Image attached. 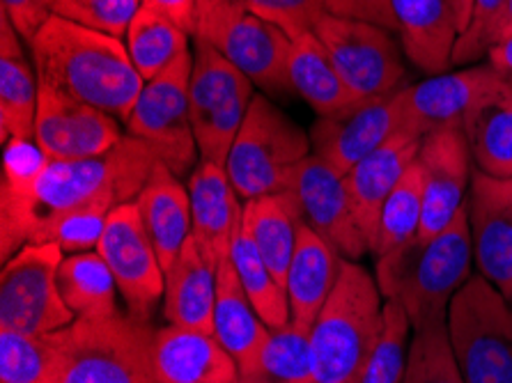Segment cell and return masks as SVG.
<instances>
[{
	"instance_id": "cell-1",
	"label": "cell",
	"mask_w": 512,
	"mask_h": 383,
	"mask_svg": "<svg viewBox=\"0 0 512 383\" xmlns=\"http://www.w3.org/2000/svg\"><path fill=\"white\" fill-rule=\"evenodd\" d=\"M159 159L143 140L124 136L111 152L92 159L51 161L33 175L3 170L0 184V255L42 244L58 218L79 209H115L134 202Z\"/></svg>"
},
{
	"instance_id": "cell-2",
	"label": "cell",
	"mask_w": 512,
	"mask_h": 383,
	"mask_svg": "<svg viewBox=\"0 0 512 383\" xmlns=\"http://www.w3.org/2000/svg\"><path fill=\"white\" fill-rule=\"evenodd\" d=\"M28 46L42 83L127 122L145 81L124 39L53 14Z\"/></svg>"
},
{
	"instance_id": "cell-3",
	"label": "cell",
	"mask_w": 512,
	"mask_h": 383,
	"mask_svg": "<svg viewBox=\"0 0 512 383\" xmlns=\"http://www.w3.org/2000/svg\"><path fill=\"white\" fill-rule=\"evenodd\" d=\"M375 262L379 292L407 310L414 331L444 319L453 296L473 276L467 207L434 237L411 239Z\"/></svg>"
},
{
	"instance_id": "cell-4",
	"label": "cell",
	"mask_w": 512,
	"mask_h": 383,
	"mask_svg": "<svg viewBox=\"0 0 512 383\" xmlns=\"http://www.w3.org/2000/svg\"><path fill=\"white\" fill-rule=\"evenodd\" d=\"M384 301L377 278L359 262L343 260L338 283L310 328L315 383H361L382 335Z\"/></svg>"
},
{
	"instance_id": "cell-5",
	"label": "cell",
	"mask_w": 512,
	"mask_h": 383,
	"mask_svg": "<svg viewBox=\"0 0 512 383\" xmlns=\"http://www.w3.org/2000/svg\"><path fill=\"white\" fill-rule=\"evenodd\" d=\"M51 340L62 356V383H159L154 328L134 315L76 319Z\"/></svg>"
},
{
	"instance_id": "cell-6",
	"label": "cell",
	"mask_w": 512,
	"mask_h": 383,
	"mask_svg": "<svg viewBox=\"0 0 512 383\" xmlns=\"http://www.w3.org/2000/svg\"><path fill=\"white\" fill-rule=\"evenodd\" d=\"M313 154L310 131L299 127L267 95H255L226 161L244 202L290 189L294 173Z\"/></svg>"
},
{
	"instance_id": "cell-7",
	"label": "cell",
	"mask_w": 512,
	"mask_h": 383,
	"mask_svg": "<svg viewBox=\"0 0 512 383\" xmlns=\"http://www.w3.org/2000/svg\"><path fill=\"white\" fill-rule=\"evenodd\" d=\"M448 338L467 383H512V303L483 276L453 296Z\"/></svg>"
},
{
	"instance_id": "cell-8",
	"label": "cell",
	"mask_w": 512,
	"mask_h": 383,
	"mask_svg": "<svg viewBox=\"0 0 512 383\" xmlns=\"http://www.w3.org/2000/svg\"><path fill=\"white\" fill-rule=\"evenodd\" d=\"M191 72L193 53L186 51L164 72L145 81L124 122L127 136L143 140L159 163L180 179L191 175L200 161L189 106Z\"/></svg>"
},
{
	"instance_id": "cell-9",
	"label": "cell",
	"mask_w": 512,
	"mask_h": 383,
	"mask_svg": "<svg viewBox=\"0 0 512 383\" xmlns=\"http://www.w3.org/2000/svg\"><path fill=\"white\" fill-rule=\"evenodd\" d=\"M253 88L255 85L216 46L196 39L189 106L200 161L226 168L255 97Z\"/></svg>"
},
{
	"instance_id": "cell-10",
	"label": "cell",
	"mask_w": 512,
	"mask_h": 383,
	"mask_svg": "<svg viewBox=\"0 0 512 383\" xmlns=\"http://www.w3.org/2000/svg\"><path fill=\"white\" fill-rule=\"evenodd\" d=\"M62 260L65 253L56 244H28L3 262L0 331L51 335L76 322L60 294Z\"/></svg>"
},
{
	"instance_id": "cell-11",
	"label": "cell",
	"mask_w": 512,
	"mask_h": 383,
	"mask_svg": "<svg viewBox=\"0 0 512 383\" xmlns=\"http://www.w3.org/2000/svg\"><path fill=\"white\" fill-rule=\"evenodd\" d=\"M340 78L361 101L389 97L407 88L409 74L395 33L375 23L324 14L313 28Z\"/></svg>"
},
{
	"instance_id": "cell-12",
	"label": "cell",
	"mask_w": 512,
	"mask_h": 383,
	"mask_svg": "<svg viewBox=\"0 0 512 383\" xmlns=\"http://www.w3.org/2000/svg\"><path fill=\"white\" fill-rule=\"evenodd\" d=\"M97 253L111 269L129 315L150 322L159 303H164L166 273L147 237L136 200L111 211Z\"/></svg>"
},
{
	"instance_id": "cell-13",
	"label": "cell",
	"mask_w": 512,
	"mask_h": 383,
	"mask_svg": "<svg viewBox=\"0 0 512 383\" xmlns=\"http://www.w3.org/2000/svg\"><path fill=\"white\" fill-rule=\"evenodd\" d=\"M127 136L118 117L83 104L40 81L35 145L51 161L92 159L111 152Z\"/></svg>"
},
{
	"instance_id": "cell-14",
	"label": "cell",
	"mask_w": 512,
	"mask_h": 383,
	"mask_svg": "<svg viewBox=\"0 0 512 383\" xmlns=\"http://www.w3.org/2000/svg\"><path fill=\"white\" fill-rule=\"evenodd\" d=\"M287 193L297 202L301 221L320 234L340 257L359 262L370 253L368 241L354 218L345 175L331 163L310 154L294 173Z\"/></svg>"
},
{
	"instance_id": "cell-15",
	"label": "cell",
	"mask_w": 512,
	"mask_h": 383,
	"mask_svg": "<svg viewBox=\"0 0 512 383\" xmlns=\"http://www.w3.org/2000/svg\"><path fill=\"white\" fill-rule=\"evenodd\" d=\"M473 267L512 303V177L473 166L467 195Z\"/></svg>"
},
{
	"instance_id": "cell-16",
	"label": "cell",
	"mask_w": 512,
	"mask_h": 383,
	"mask_svg": "<svg viewBox=\"0 0 512 383\" xmlns=\"http://www.w3.org/2000/svg\"><path fill=\"white\" fill-rule=\"evenodd\" d=\"M416 161L425 177V207L418 239H430L467 207L473 159L462 124L428 131Z\"/></svg>"
},
{
	"instance_id": "cell-17",
	"label": "cell",
	"mask_w": 512,
	"mask_h": 383,
	"mask_svg": "<svg viewBox=\"0 0 512 383\" xmlns=\"http://www.w3.org/2000/svg\"><path fill=\"white\" fill-rule=\"evenodd\" d=\"M407 88L389 97L366 101L345 117L317 120L310 129L313 154L347 175L361 159H366L398 131L409 127Z\"/></svg>"
},
{
	"instance_id": "cell-18",
	"label": "cell",
	"mask_w": 512,
	"mask_h": 383,
	"mask_svg": "<svg viewBox=\"0 0 512 383\" xmlns=\"http://www.w3.org/2000/svg\"><path fill=\"white\" fill-rule=\"evenodd\" d=\"M191 237L198 241L214 267L230 257L232 241L242 228V198L232 186L226 168L209 161H198L189 175Z\"/></svg>"
},
{
	"instance_id": "cell-19",
	"label": "cell",
	"mask_w": 512,
	"mask_h": 383,
	"mask_svg": "<svg viewBox=\"0 0 512 383\" xmlns=\"http://www.w3.org/2000/svg\"><path fill=\"white\" fill-rule=\"evenodd\" d=\"M421 143L423 134L409 124V127L386 140L382 147L368 154L366 159H361L345 175L354 218L368 241V248L372 237H375L382 205L395 186L400 184V179L405 177L411 163L416 161L418 152H421Z\"/></svg>"
},
{
	"instance_id": "cell-20",
	"label": "cell",
	"mask_w": 512,
	"mask_h": 383,
	"mask_svg": "<svg viewBox=\"0 0 512 383\" xmlns=\"http://www.w3.org/2000/svg\"><path fill=\"white\" fill-rule=\"evenodd\" d=\"M159 383H239V367L214 333L168 324L154 331Z\"/></svg>"
},
{
	"instance_id": "cell-21",
	"label": "cell",
	"mask_w": 512,
	"mask_h": 383,
	"mask_svg": "<svg viewBox=\"0 0 512 383\" xmlns=\"http://www.w3.org/2000/svg\"><path fill=\"white\" fill-rule=\"evenodd\" d=\"M294 39L283 28L255 14H244L223 39L219 51L265 95H285L290 85Z\"/></svg>"
},
{
	"instance_id": "cell-22",
	"label": "cell",
	"mask_w": 512,
	"mask_h": 383,
	"mask_svg": "<svg viewBox=\"0 0 512 383\" xmlns=\"http://www.w3.org/2000/svg\"><path fill=\"white\" fill-rule=\"evenodd\" d=\"M391 10L411 65L428 76L448 72L460 37L453 0H391Z\"/></svg>"
},
{
	"instance_id": "cell-23",
	"label": "cell",
	"mask_w": 512,
	"mask_h": 383,
	"mask_svg": "<svg viewBox=\"0 0 512 383\" xmlns=\"http://www.w3.org/2000/svg\"><path fill=\"white\" fill-rule=\"evenodd\" d=\"M503 74L487 65L462 67L457 72L430 76L423 83H411L407 88V117L414 129L425 136L432 129L462 124L469 106Z\"/></svg>"
},
{
	"instance_id": "cell-24",
	"label": "cell",
	"mask_w": 512,
	"mask_h": 383,
	"mask_svg": "<svg viewBox=\"0 0 512 383\" xmlns=\"http://www.w3.org/2000/svg\"><path fill=\"white\" fill-rule=\"evenodd\" d=\"M345 257H340L320 234L301 223L297 248H294L290 269L285 278V292L290 301V324L301 331L313 328L324 303L329 301L333 287L338 283L340 267Z\"/></svg>"
},
{
	"instance_id": "cell-25",
	"label": "cell",
	"mask_w": 512,
	"mask_h": 383,
	"mask_svg": "<svg viewBox=\"0 0 512 383\" xmlns=\"http://www.w3.org/2000/svg\"><path fill=\"white\" fill-rule=\"evenodd\" d=\"M136 207L166 273L191 237L189 189L164 163H157L138 193Z\"/></svg>"
},
{
	"instance_id": "cell-26",
	"label": "cell",
	"mask_w": 512,
	"mask_h": 383,
	"mask_svg": "<svg viewBox=\"0 0 512 383\" xmlns=\"http://www.w3.org/2000/svg\"><path fill=\"white\" fill-rule=\"evenodd\" d=\"M216 273L219 267H214L198 241L189 237L166 271L164 319L168 324L214 333Z\"/></svg>"
},
{
	"instance_id": "cell-27",
	"label": "cell",
	"mask_w": 512,
	"mask_h": 383,
	"mask_svg": "<svg viewBox=\"0 0 512 383\" xmlns=\"http://www.w3.org/2000/svg\"><path fill=\"white\" fill-rule=\"evenodd\" d=\"M23 39L0 12V131L7 140H35L40 76L23 51Z\"/></svg>"
},
{
	"instance_id": "cell-28",
	"label": "cell",
	"mask_w": 512,
	"mask_h": 383,
	"mask_svg": "<svg viewBox=\"0 0 512 383\" xmlns=\"http://www.w3.org/2000/svg\"><path fill=\"white\" fill-rule=\"evenodd\" d=\"M473 166L492 177H512V78L501 76L462 120Z\"/></svg>"
},
{
	"instance_id": "cell-29",
	"label": "cell",
	"mask_w": 512,
	"mask_h": 383,
	"mask_svg": "<svg viewBox=\"0 0 512 383\" xmlns=\"http://www.w3.org/2000/svg\"><path fill=\"white\" fill-rule=\"evenodd\" d=\"M271 328L262 322L253 303L248 301L230 257L221 262L216 273V306H214V335L235 358L239 379L253 372L260 351L265 347Z\"/></svg>"
},
{
	"instance_id": "cell-30",
	"label": "cell",
	"mask_w": 512,
	"mask_h": 383,
	"mask_svg": "<svg viewBox=\"0 0 512 383\" xmlns=\"http://www.w3.org/2000/svg\"><path fill=\"white\" fill-rule=\"evenodd\" d=\"M290 85L292 92H297L320 120L345 117L366 104L347 88L315 33L294 39L290 56Z\"/></svg>"
},
{
	"instance_id": "cell-31",
	"label": "cell",
	"mask_w": 512,
	"mask_h": 383,
	"mask_svg": "<svg viewBox=\"0 0 512 383\" xmlns=\"http://www.w3.org/2000/svg\"><path fill=\"white\" fill-rule=\"evenodd\" d=\"M301 214L290 193H271L244 202L242 228L260 250L271 273L285 285L301 228Z\"/></svg>"
},
{
	"instance_id": "cell-32",
	"label": "cell",
	"mask_w": 512,
	"mask_h": 383,
	"mask_svg": "<svg viewBox=\"0 0 512 383\" xmlns=\"http://www.w3.org/2000/svg\"><path fill=\"white\" fill-rule=\"evenodd\" d=\"M60 294L76 319L118 315V283L97 250L67 255L58 271Z\"/></svg>"
},
{
	"instance_id": "cell-33",
	"label": "cell",
	"mask_w": 512,
	"mask_h": 383,
	"mask_svg": "<svg viewBox=\"0 0 512 383\" xmlns=\"http://www.w3.org/2000/svg\"><path fill=\"white\" fill-rule=\"evenodd\" d=\"M124 44H127L129 58L143 81H150L173 65L182 53L191 51L189 33L150 3H143L141 10L136 12Z\"/></svg>"
},
{
	"instance_id": "cell-34",
	"label": "cell",
	"mask_w": 512,
	"mask_h": 383,
	"mask_svg": "<svg viewBox=\"0 0 512 383\" xmlns=\"http://www.w3.org/2000/svg\"><path fill=\"white\" fill-rule=\"evenodd\" d=\"M230 262L237 271L248 301L253 303L262 322L271 331H278V328L290 324V301H287L285 285L271 273L267 262L262 260L260 250L255 248L253 239L248 237L244 228H239L235 241H232Z\"/></svg>"
},
{
	"instance_id": "cell-35",
	"label": "cell",
	"mask_w": 512,
	"mask_h": 383,
	"mask_svg": "<svg viewBox=\"0 0 512 383\" xmlns=\"http://www.w3.org/2000/svg\"><path fill=\"white\" fill-rule=\"evenodd\" d=\"M423 207L425 177L418 161H414L405 177L400 179V184L386 198L382 211H379L375 237L370 241V255H375V260H379V257L391 253V250L416 239L423 221Z\"/></svg>"
},
{
	"instance_id": "cell-36",
	"label": "cell",
	"mask_w": 512,
	"mask_h": 383,
	"mask_svg": "<svg viewBox=\"0 0 512 383\" xmlns=\"http://www.w3.org/2000/svg\"><path fill=\"white\" fill-rule=\"evenodd\" d=\"M239 383H315L310 333L294 324L271 331L258 365Z\"/></svg>"
},
{
	"instance_id": "cell-37",
	"label": "cell",
	"mask_w": 512,
	"mask_h": 383,
	"mask_svg": "<svg viewBox=\"0 0 512 383\" xmlns=\"http://www.w3.org/2000/svg\"><path fill=\"white\" fill-rule=\"evenodd\" d=\"M0 383H62V356L51 335L0 331Z\"/></svg>"
},
{
	"instance_id": "cell-38",
	"label": "cell",
	"mask_w": 512,
	"mask_h": 383,
	"mask_svg": "<svg viewBox=\"0 0 512 383\" xmlns=\"http://www.w3.org/2000/svg\"><path fill=\"white\" fill-rule=\"evenodd\" d=\"M402 383H467L453 354L446 317L416 328Z\"/></svg>"
},
{
	"instance_id": "cell-39",
	"label": "cell",
	"mask_w": 512,
	"mask_h": 383,
	"mask_svg": "<svg viewBox=\"0 0 512 383\" xmlns=\"http://www.w3.org/2000/svg\"><path fill=\"white\" fill-rule=\"evenodd\" d=\"M411 319L395 301H384V326L375 349L363 367L361 383H402L411 349Z\"/></svg>"
},
{
	"instance_id": "cell-40",
	"label": "cell",
	"mask_w": 512,
	"mask_h": 383,
	"mask_svg": "<svg viewBox=\"0 0 512 383\" xmlns=\"http://www.w3.org/2000/svg\"><path fill=\"white\" fill-rule=\"evenodd\" d=\"M145 0H56L53 14L83 28L124 39Z\"/></svg>"
},
{
	"instance_id": "cell-41",
	"label": "cell",
	"mask_w": 512,
	"mask_h": 383,
	"mask_svg": "<svg viewBox=\"0 0 512 383\" xmlns=\"http://www.w3.org/2000/svg\"><path fill=\"white\" fill-rule=\"evenodd\" d=\"M506 0H471L469 21L457 37L453 65L473 67L494 49V35Z\"/></svg>"
},
{
	"instance_id": "cell-42",
	"label": "cell",
	"mask_w": 512,
	"mask_h": 383,
	"mask_svg": "<svg viewBox=\"0 0 512 383\" xmlns=\"http://www.w3.org/2000/svg\"><path fill=\"white\" fill-rule=\"evenodd\" d=\"M111 211L113 209H106V207L72 211V214L58 218V221L51 225L49 232L44 234L42 244H56L65 255L90 253V250H97Z\"/></svg>"
},
{
	"instance_id": "cell-43",
	"label": "cell",
	"mask_w": 512,
	"mask_h": 383,
	"mask_svg": "<svg viewBox=\"0 0 512 383\" xmlns=\"http://www.w3.org/2000/svg\"><path fill=\"white\" fill-rule=\"evenodd\" d=\"M248 12L283 28L292 39L313 33L324 14V0H248Z\"/></svg>"
},
{
	"instance_id": "cell-44",
	"label": "cell",
	"mask_w": 512,
	"mask_h": 383,
	"mask_svg": "<svg viewBox=\"0 0 512 383\" xmlns=\"http://www.w3.org/2000/svg\"><path fill=\"white\" fill-rule=\"evenodd\" d=\"M248 14V0H196V37L198 42L219 49L230 28Z\"/></svg>"
},
{
	"instance_id": "cell-45",
	"label": "cell",
	"mask_w": 512,
	"mask_h": 383,
	"mask_svg": "<svg viewBox=\"0 0 512 383\" xmlns=\"http://www.w3.org/2000/svg\"><path fill=\"white\" fill-rule=\"evenodd\" d=\"M324 12L340 19L375 23L379 28L398 33L391 0H324Z\"/></svg>"
},
{
	"instance_id": "cell-46",
	"label": "cell",
	"mask_w": 512,
	"mask_h": 383,
	"mask_svg": "<svg viewBox=\"0 0 512 383\" xmlns=\"http://www.w3.org/2000/svg\"><path fill=\"white\" fill-rule=\"evenodd\" d=\"M3 14L12 21V26L26 44L40 33V28L53 17L56 0H0Z\"/></svg>"
},
{
	"instance_id": "cell-47",
	"label": "cell",
	"mask_w": 512,
	"mask_h": 383,
	"mask_svg": "<svg viewBox=\"0 0 512 383\" xmlns=\"http://www.w3.org/2000/svg\"><path fill=\"white\" fill-rule=\"evenodd\" d=\"M170 19H175L189 35H196V0H145Z\"/></svg>"
},
{
	"instance_id": "cell-48",
	"label": "cell",
	"mask_w": 512,
	"mask_h": 383,
	"mask_svg": "<svg viewBox=\"0 0 512 383\" xmlns=\"http://www.w3.org/2000/svg\"><path fill=\"white\" fill-rule=\"evenodd\" d=\"M487 62H490L496 72L512 78V37H508L506 42H501L496 49H492L490 56H487Z\"/></svg>"
},
{
	"instance_id": "cell-49",
	"label": "cell",
	"mask_w": 512,
	"mask_h": 383,
	"mask_svg": "<svg viewBox=\"0 0 512 383\" xmlns=\"http://www.w3.org/2000/svg\"><path fill=\"white\" fill-rule=\"evenodd\" d=\"M508 37H512V0H506V5H503L499 26H496V35H494V49L501 42H506Z\"/></svg>"
},
{
	"instance_id": "cell-50",
	"label": "cell",
	"mask_w": 512,
	"mask_h": 383,
	"mask_svg": "<svg viewBox=\"0 0 512 383\" xmlns=\"http://www.w3.org/2000/svg\"><path fill=\"white\" fill-rule=\"evenodd\" d=\"M455 5V14H457V28H460V33L467 26L469 21V10H471V0H453Z\"/></svg>"
}]
</instances>
